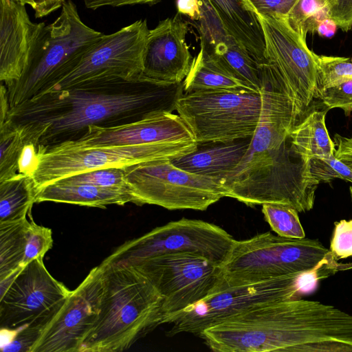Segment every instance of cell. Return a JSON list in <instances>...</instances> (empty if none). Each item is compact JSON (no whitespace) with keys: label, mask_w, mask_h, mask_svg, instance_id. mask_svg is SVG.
Instances as JSON below:
<instances>
[{"label":"cell","mask_w":352,"mask_h":352,"mask_svg":"<svg viewBox=\"0 0 352 352\" xmlns=\"http://www.w3.org/2000/svg\"><path fill=\"white\" fill-rule=\"evenodd\" d=\"M128 189L137 205L168 210H205L226 197L217 180L182 170L170 160H157L124 167Z\"/></svg>","instance_id":"7c38bea8"},{"label":"cell","mask_w":352,"mask_h":352,"mask_svg":"<svg viewBox=\"0 0 352 352\" xmlns=\"http://www.w3.org/2000/svg\"><path fill=\"white\" fill-rule=\"evenodd\" d=\"M251 138L215 145L202 146L188 154L171 159L177 167L186 171L208 177L221 184L245 156Z\"/></svg>","instance_id":"44dd1931"},{"label":"cell","mask_w":352,"mask_h":352,"mask_svg":"<svg viewBox=\"0 0 352 352\" xmlns=\"http://www.w3.org/2000/svg\"><path fill=\"white\" fill-rule=\"evenodd\" d=\"M30 219L0 223V280L25 266Z\"/></svg>","instance_id":"4316f807"},{"label":"cell","mask_w":352,"mask_h":352,"mask_svg":"<svg viewBox=\"0 0 352 352\" xmlns=\"http://www.w3.org/2000/svg\"><path fill=\"white\" fill-rule=\"evenodd\" d=\"M183 87L184 93L211 90L257 92L225 71L200 50L192 60L190 69L183 81Z\"/></svg>","instance_id":"d4e9b609"},{"label":"cell","mask_w":352,"mask_h":352,"mask_svg":"<svg viewBox=\"0 0 352 352\" xmlns=\"http://www.w3.org/2000/svg\"><path fill=\"white\" fill-rule=\"evenodd\" d=\"M342 162H344L351 169H352V162H348V161H342Z\"/></svg>","instance_id":"c3c4849f"},{"label":"cell","mask_w":352,"mask_h":352,"mask_svg":"<svg viewBox=\"0 0 352 352\" xmlns=\"http://www.w3.org/2000/svg\"><path fill=\"white\" fill-rule=\"evenodd\" d=\"M218 352H352V315L291 298L250 308L199 335Z\"/></svg>","instance_id":"7a4b0ae2"},{"label":"cell","mask_w":352,"mask_h":352,"mask_svg":"<svg viewBox=\"0 0 352 352\" xmlns=\"http://www.w3.org/2000/svg\"><path fill=\"white\" fill-rule=\"evenodd\" d=\"M319 183L310 175L308 161L296 155L286 142L272 162L222 184L226 197L248 206L278 204L298 212L311 210Z\"/></svg>","instance_id":"30bf717a"},{"label":"cell","mask_w":352,"mask_h":352,"mask_svg":"<svg viewBox=\"0 0 352 352\" xmlns=\"http://www.w3.org/2000/svg\"><path fill=\"white\" fill-rule=\"evenodd\" d=\"M52 201L105 208L133 202L129 189L100 187L85 184L56 182L36 192L35 203Z\"/></svg>","instance_id":"603a6c76"},{"label":"cell","mask_w":352,"mask_h":352,"mask_svg":"<svg viewBox=\"0 0 352 352\" xmlns=\"http://www.w3.org/2000/svg\"><path fill=\"white\" fill-rule=\"evenodd\" d=\"M351 186L352 187V185Z\"/></svg>","instance_id":"816d5d0a"},{"label":"cell","mask_w":352,"mask_h":352,"mask_svg":"<svg viewBox=\"0 0 352 352\" xmlns=\"http://www.w3.org/2000/svg\"><path fill=\"white\" fill-rule=\"evenodd\" d=\"M208 58L234 78L247 84L256 91L261 93L263 81L259 65L250 52L235 39L230 42L226 50L221 54L215 57Z\"/></svg>","instance_id":"f1b7e54d"},{"label":"cell","mask_w":352,"mask_h":352,"mask_svg":"<svg viewBox=\"0 0 352 352\" xmlns=\"http://www.w3.org/2000/svg\"><path fill=\"white\" fill-rule=\"evenodd\" d=\"M228 34L258 63H266L263 31L256 14L242 0H209Z\"/></svg>","instance_id":"7402d4cb"},{"label":"cell","mask_w":352,"mask_h":352,"mask_svg":"<svg viewBox=\"0 0 352 352\" xmlns=\"http://www.w3.org/2000/svg\"><path fill=\"white\" fill-rule=\"evenodd\" d=\"M35 196L31 177L18 173L12 178L0 182V223L29 216Z\"/></svg>","instance_id":"484cf974"},{"label":"cell","mask_w":352,"mask_h":352,"mask_svg":"<svg viewBox=\"0 0 352 352\" xmlns=\"http://www.w3.org/2000/svg\"><path fill=\"white\" fill-rule=\"evenodd\" d=\"M327 110H314L294 128L289 138L291 150L299 158H311L335 155V143L331 139L325 124Z\"/></svg>","instance_id":"cb8c5ba5"},{"label":"cell","mask_w":352,"mask_h":352,"mask_svg":"<svg viewBox=\"0 0 352 352\" xmlns=\"http://www.w3.org/2000/svg\"><path fill=\"white\" fill-rule=\"evenodd\" d=\"M333 257L318 239H293L270 232L235 241L222 266L230 283L261 280L309 272Z\"/></svg>","instance_id":"52a82bcc"},{"label":"cell","mask_w":352,"mask_h":352,"mask_svg":"<svg viewBox=\"0 0 352 352\" xmlns=\"http://www.w3.org/2000/svg\"><path fill=\"white\" fill-rule=\"evenodd\" d=\"M329 250L337 261L352 256V219L334 223Z\"/></svg>","instance_id":"8d00e7d4"},{"label":"cell","mask_w":352,"mask_h":352,"mask_svg":"<svg viewBox=\"0 0 352 352\" xmlns=\"http://www.w3.org/2000/svg\"><path fill=\"white\" fill-rule=\"evenodd\" d=\"M200 10L192 22L200 37V50L208 57H215L226 50L233 37L226 31L209 0H199Z\"/></svg>","instance_id":"83f0119b"},{"label":"cell","mask_w":352,"mask_h":352,"mask_svg":"<svg viewBox=\"0 0 352 352\" xmlns=\"http://www.w3.org/2000/svg\"><path fill=\"white\" fill-rule=\"evenodd\" d=\"M58 181L69 184H85L105 188L128 189L124 168L122 167L96 169L75 174Z\"/></svg>","instance_id":"d6a6232c"},{"label":"cell","mask_w":352,"mask_h":352,"mask_svg":"<svg viewBox=\"0 0 352 352\" xmlns=\"http://www.w3.org/2000/svg\"><path fill=\"white\" fill-rule=\"evenodd\" d=\"M349 190H350V195H351V202H352V187L351 186H350Z\"/></svg>","instance_id":"681fc988"},{"label":"cell","mask_w":352,"mask_h":352,"mask_svg":"<svg viewBox=\"0 0 352 352\" xmlns=\"http://www.w3.org/2000/svg\"><path fill=\"white\" fill-rule=\"evenodd\" d=\"M38 166V144L31 141L24 142L19 159L18 173L32 177Z\"/></svg>","instance_id":"60d3db41"},{"label":"cell","mask_w":352,"mask_h":352,"mask_svg":"<svg viewBox=\"0 0 352 352\" xmlns=\"http://www.w3.org/2000/svg\"><path fill=\"white\" fill-rule=\"evenodd\" d=\"M149 30L146 20L140 19L104 34L68 74L40 95L102 80L140 78Z\"/></svg>","instance_id":"9a60e30c"},{"label":"cell","mask_w":352,"mask_h":352,"mask_svg":"<svg viewBox=\"0 0 352 352\" xmlns=\"http://www.w3.org/2000/svg\"><path fill=\"white\" fill-rule=\"evenodd\" d=\"M256 14L287 17L297 0H242Z\"/></svg>","instance_id":"f35d334b"},{"label":"cell","mask_w":352,"mask_h":352,"mask_svg":"<svg viewBox=\"0 0 352 352\" xmlns=\"http://www.w3.org/2000/svg\"><path fill=\"white\" fill-rule=\"evenodd\" d=\"M45 25L31 21L25 4L0 0V80L7 87L23 74Z\"/></svg>","instance_id":"ffe728a7"},{"label":"cell","mask_w":352,"mask_h":352,"mask_svg":"<svg viewBox=\"0 0 352 352\" xmlns=\"http://www.w3.org/2000/svg\"><path fill=\"white\" fill-rule=\"evenodd\" d=\"M103 35L85 24L75 3L66 0L57 19L41 30L19 80L6 87L10 108L45 91L68 74Z\"/></svg>","instance_id":"277c9868"},{"label":"cell","mask_w":352,"mask_h":352,"mask_svg":"<svg viewBox=\"0 0 352 352\" xmlns=\"http://www.w3.org/2000/svg\"><path fill=\"white\" fill-rule=\"evenodd\" d=\"M183 93V82L164 83L141 76L102 80L33 98L11 108L4 123L50 146L78 139L91 125L117 126L173 113Z\"/></svg>","instance_id":"6da1fadb"},{"label":"cell","mask_w":352,"mask_h":352,"mask_svg":"<svg viewBox=\"0 0 352 352\" xmlns=\"http://www.w3.org/2000/svg\"><path fill=\"white\" fill-rule=\"evenodd\" d=\"M87 8L96 10L104 6L120 7L135 4H153L160 0H83Z\"/></svg>","instance_id":"7bdbcfd3"},{"label":"cell","mask_w":352,"mask_h":352,"mask_svg":"<svg viewBox=\"0 0 352 352\" xmlns=\"http://www.w3.org/2000/svg\"><path fill=\"white\" fill-rule=\"evenodd\" d=\"M14 1H19L23 3V0H14Z\"/></svg>","instance_id":"f907efd6"},{"label":"cell","mask_w":352,"mask_h":352,"mask_svg":"<svg viewBox=\"0 0 352 352\" xmlns=\"http://www.w3.org/2000/svg\"><path fill=\"white\" fill-rule=\"evenodd\" d=\"M337 25L333 20L327 17L321 21L317 28V32L323 37H331L334 35Z\"/></svg>","instance_id":"f6af8a7d"},{"label":"cell","mask_w":352,"mask_h":352,"mask_svg":"<svg viewBox=\"0 0 352 352\" xmlns=\"http://www.w3.org/2000/svg\"><path fill=\"white\" fill-rule=\"evenodd\" d=\"M72 141L87 145H138L195 140L178 114L162 112L117 126L91 125L80 138Z\"/></svg>","instance_id":"d6986e66"},{"label":"cell","mask_w":352,"mask_h":352,"mask_svg":"<svg viewBox=\"0 0 352 352\" xmlns=\"http://www.w3.org/2000/svg\"><path fill=\"white\" fill-rule=\"evenodd\" d=\"M10 109L8 89L1 83L0 87V125L5 122Z\"/></svg>","instance_id":"ee69618b"},{"label":"cell","mask_w":352,"mask_h":352,"mask_svg":"<svg viewBox=\"0 0 352 352\" xmlns=\"http://www.w3.org/2000/svg\"><path fill=\"white\" fill-rule=\"evenodd\" d=\"M329 17L323 0H297L287 20L290 26L304 39L307 33H315L319 23Z\"/></svg>","instance_id":"f546056e"},{"label":"cell","mask_w":352,"mask_h":352,"mask_svg":"<svg viewBox=\"0 0 352 352\" xmlns=\"http://www.w3.org/2000/svg\"><path fill=\"white\" fill-rule=\"evenodd\" d=\"M335 140L338 146L352 147V138H345L336 134Z\"/></svg>","instance_id":"7dc6e473"},{"label":"cell","mask_w":352,"mask_h":352,"mask_svg":"<svg viewBox=\"0 0 352 352\" xmlns=\"http://www.w3.org/2000/svg\"><path fill=\"white\" fill-rule=\"evenodd\" d=\"M327 14L337 26L347 32L352 28V0H323Z\"/></svg>","instance_id":"ab89813d"},{"label":"cell","mask_w":352,"mask_h":352,"mask_svg":"<svg viewBox=\"0 0 352 352\" xmlns=\"http://www.w3.org/2000/svg\"><path fill=\"white\" fill-rule=\"evenodd\" d=\"M66 0H23L34 10L36 19L43 18L62 7Z\"/></svg>","instance_id":"b9f144b4"},{"label":"cell","mask_w":352,"mask_h":352,"mask_svg":"<svg viewBox=\"0 0 352 352\" xmlns=\"http://www.w3.org/2000/svg\"><path fill=\"white\" fill-rule=\"evenodd\" d=\"M188 25V22L177 13L174 17L160 21L149 30L141 77L169 84L184 81L193 60L186 41Z\"/></svg>","instance_id":"ac0fdd59"},{"label":"cell","mask_w":352,"mask_h":352,"mask_svg":"<svg viewBox=\"0 0 352 352\" xmlns=\"http://www.w3.org/2000/svg\"><path fill=\"white\" fill-rule=\"evenodd\" d=\"M235 241L217 225L182 218L125 242L103 262L129 265L162 254L187 252L201 255L222 267Z\"/></svg>","instance_id":"4fadbf2b"},{"label":"cell","mask_w":352,"mask_h":352,"mask_svg":"<svg viewBox=\"0 0 352 352\" xmlns=\"http://www.w3.org/2000/svg\"><path fill=\"white\" fill-rule=\"evenodd\" d=\"M256 15L265 43L267 62L259 65L261 78L286 94L304 115L321 94L318 55L287 17Z\"/></svg>","instance_id":"ba28073f"},{"label":"cell","mask_w":352,"mask_h":352,"mask_svg":"<svg viewBox=\"0 0 352 352\" xmlns=\"http://www.w3.org/2000/svg\"><path fill=\"white\" fill-rule=\"evenodd\" d=\"M261 109V93L211 90L183 93L175 111L200 144L252 138Z\"/></svg>","instance_id":"9c48e42d"},{"label":"cell","mask_w":352,"mask_h":352,"mask_svg":"<svg viewBox=\"0 0 352 352\" xmlns=\"http://www.w3.org/2000/svg\"><path fill=\"white\" fill-rule=\"evenodd\" d=\"M102 290L103 267L100 264L71 292L30 352H80L98 317Z\"/></svg>","instance_id":"2e32d148"},{"label":"cell","mask_w":352,"mask_h":352,"mask_svg":"<svg viewBox=\"0 0 352 352\" xmlns=\"http://www.w3.org/2000/svg\"><path fill=\"white\" fill-rule=\"evenodd\" d=\"M335 155L342 161L352 162V147L338 146Z\"/></svg>","instance_id":"bcb514c9"},{"label":"cell","mask_w":352,"mask_h":352,"mask_svg":"<svg viewBox=\"0 0 352 352\" xmlns=\"http://www.w3.org/2000/svg\"><path fill=\"white\" fill-rule=\"evenodd\" d=\"M327 277V270L320 265L309 272L261 280L230 283L222 278L212 293L170 320L173 327L168 336H199L205 329L256 305L297 298Z\"/></svg>","instance_id":"5b68a950"},{"label":"cell","mask_w":352,"mask_h":352,"mask_svg":"<svg viewBox=\"0 0 352 352\" xmlns=\"http://www.w3.org/2000/svg\"><path fill=\"white\" fill-rule=\"evenodd\" d=\"M103 290L96 322L80 352L129 349L160 325L162 298L132 267L102 262Z\"/></svg>","instance_id":"3957f363"},{"label":"cell","mask_w":352,"mask_h":352,"mask_svg":"<svg viewBox=\"0 0 352 352\" xmlns=\"http://www.w3.org/2000/svg\"><path fill=\"white\" fill-rule=\"evenodd\" d=\"M132 267L162 298L160 324L212 293L223 278L222 267L193 253H172L142 259Z\"/></svg>","instance_id":"8fae6325"},{"label":"cell","mask_w":352,"mask_h":352,"mask_svg":"<svg viewBox=\"0 0 352 352\" xmlns=\"http://www.w3.org/2000/svg\"><path fill=\"white\" fill-rule=\"evenodd\" d=\"M261 109L258 125L248 149L238 166L222 184L244 173L272 162L303 114L284 93L263 80Z\"/></svg>","instance_id":"e0dca14e"},{"label":"cell","mask_w":352,"mask_h":352,"mask_svg":"<svg viewBox=\"0 0 352 352\" xmlns=\"http://www.w3.org/2000/svg\"><path fill=\"white\" fill-rule=\"evenodd\" d=\"M320 99L331 109H341L346 116L352 112V80L322 90Z\"/></svg>","instance_id":"74e56055"},{"label":"cell","mask_w":352,"mask_h":352,"mask_svg":"<svg viewBox=\"0 0 352 352\" xmlns=\"http://www.w3.org/2000/svg\"><path fill=\"white\" fill-rule=\"evenodd\" d=\"M262 212L265 221L276 234L293 239L305 237L298 212L296 209L283 204H265L262 205Z\"/></svg>","instance_id":"1f68e13d"},{"label":"cell","mask_w":352,"mask_h":352,"mask_svg":"<svg viewBox=\"0 0 352 352\" xmlns=\"http://www.w3.org/2000/svg\"><path fill=\"white\" fill-rule=\"evenodd\" d=\"M72 291L55 279L43 259L36 258L0 280V327L42 331L59 311Z\"/></svg>","instance_id":"5bb4252c"},{"label":"cell","mask_w":352,"mask_h":352,"mask_svg":"<svg viewBox=\"0 0 352 352\" xmlns=\"http://www.w3.org/2000/svg\"><path fill=\"white\" fill-rule=\"evenodd\" d=\"M194 142H166L138 145H87L66 141L38 145V166L32 178L36 192L43 187L75 174L96 169L122 167L171 160L195 151Z\"/></svg>","instance_id":"8992f818"},{"label":"cell","mask_w":352,"mask_h":352,"mask_svg":"<svg viewBox=\"0 0 352 352\" xmlns=\"http://www.w3.org/2000/svg\"><path fill=\"white\" fill-rule=\"evenodd\" d=\"M320 80L322 90L352 80V62L339 56H318Z\"/></svg>","instance_id":"e575fe53"},{"label":"cell","mask_w":352,"mask_h":352,"mask_svg":"<svg viewBox=\"0 0 352 352\" xmlns=\"http://www.w3.org/2000/svg\"><path fill=\"white\" fill-rule=\"evenodd\" d=\"M308 168L311 177L320 183H329L340 179L352 183V169L335 155L308 160Z\"/></svg>","instance_id":"836d02e7"},{"label":"cell","mask_w":352,"mask_h":352,"mask_svg":"<svg viewBox=\"0 0 352 352\" xmlns=\"http://www.w3.org/2000/svg\"><path fill=\"white\" fill-rule=\"evenodd\" d=\"M24 142L21 131L7 123L0 126V182L16 175Z\"/></svg>","instance_id":"4dcf8cb0"},{"label":"cell","mask_w":352,"mask_h":352,"mask_svg":"<svg viewBox=\"0 0 352 352\" xmlns=\"http://www.w3.org/2000/svg\"><path fill=\"white\" fill-rule=\"evenodd\" d=\"M30 218V224L27 230L24 265L36 258L43 259L45 254L51 249L53 243L52 230L36 224L31 215Z\"/></svg>","instance_id":"d590c367"}]
</instances>
